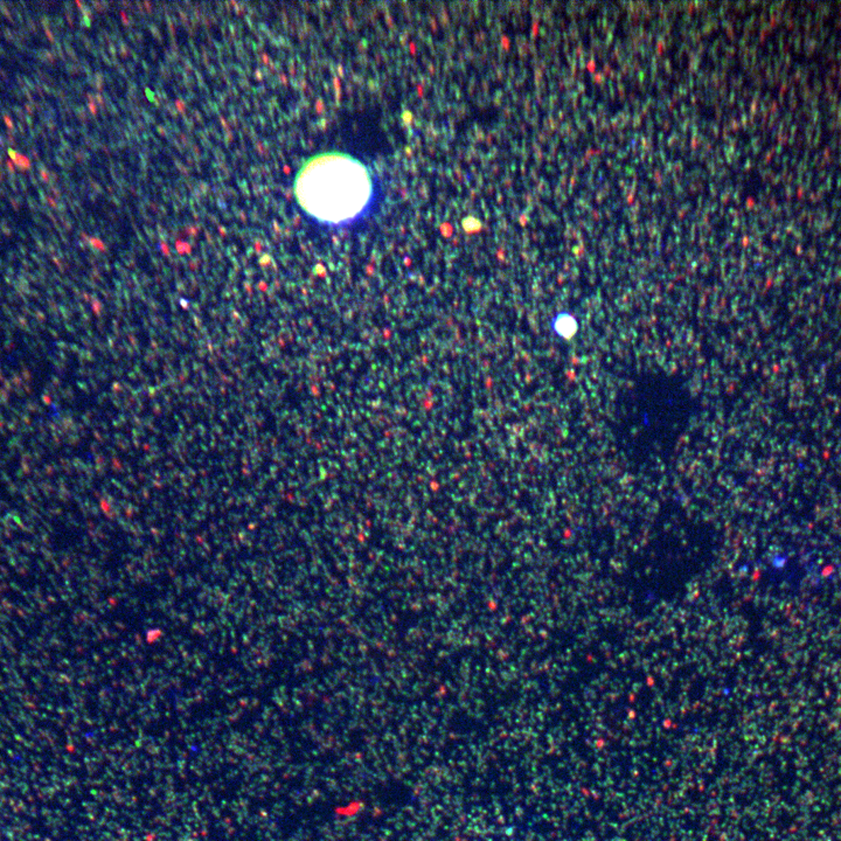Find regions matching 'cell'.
<instances>
[{
    "mask_svg": "<svg viewBox=\"0 0 841 841\" xmlns=\"http://www.w3.org/2000/svg\"><path fill=\"white\" fill-rule=\"evenodd\" d=\"M295 196L302 210L320 222H349L361 215L372 200V176L363 163L349 154L320 153L300 167Z\"/></svg>",
    "mask_w": 841,
    "mask_h": 841,
    "instance_id": "obj_1",
    "label": "cell"
}]
</instances>
